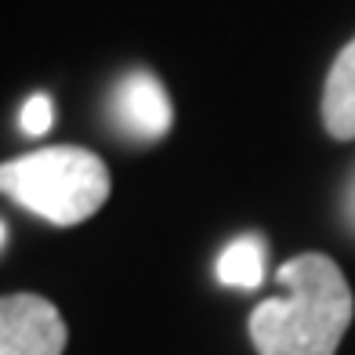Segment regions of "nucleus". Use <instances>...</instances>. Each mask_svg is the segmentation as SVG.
Segmentation results:
<instances>
[{
  "label": "nucleus",
  "instance_id": "20e7f679",
  "mask_svg": "<svg viewBox=\"0 0 355 355\" xmlns=\"http://www.w3.org/2000/svg\"><path fill=\"white\" fill-rule=\"evenodd\" d=\"M116 120L120 127L131 138L141 141H156L171 131V120H174V109L164 84L153 76V73H127L116 87Z\"/></svg>",
  "mask_w": 355,
  "mask_h": 355
},
{
  "label": "nucleus",
  "instance_id": "0eeeda50",
  "mask_svg": "<svg viewBox=\"0 0 355 355\" xmlns=\"http://www.w3.org/2000/svg\"><path fill=\"white\" fill-rule=\"evenodd\" d=\"M51 98H47V94H33V98H29L26 105H22V116H19V127L26 135H44L47 127H51Z\"/></svg>",
  "mask_w": 355,
  "mask_h": 355
},
{
  "label": "nucleus",
  "instance_id": "f03ea898",
  "mask_svg": "<svg viewBox=\"0 0 355 355\" xmlns=\"http://www.w3.org/2000/svg\"><path fill=\"white\" fill-rule=\"evenodd\" d=\"M109 167L80 145H47L0 164V192L51 225H80L109 200Z\"/></svg>",
  "mask_w": 355,
  "mask_h": 355
},
{
  "label": "nucleus",
  "instance_id": "f257e3e1",
  "mask_svg": "<svg viewBox=\"0 0 355 355\" xmlns=\"http://www.w3.org/2000/svg\"><path fill=\"white\" fill-rule=\"evenodd\" d=\"M276 279L286 297L261 301L247 322L257 355H337L355 315L345 272L327 254H297Z\"/></svg>",
  "mask_w": 355,
  "mask_h": 355
},
{
  "label": "nucleus",
  "instance_id": "423d86ee",
  "mask_svg": "<svg viewBox=\"0 0 355 355\" xmlns=\"http://www.w3.org/2000/svg\"><path fill=\"white\" fill-rule=\"evenodd\" d=\"M265 279V239L261 236H239L218 257V283L236 290H254Z\"/></svg>",
  "mask_w": 355,
  "mask_h": 355
},
{
  "label": "nucleus",
  "instance_id": "1a4fd4ad",
  "mask_svg": "<svg viewBox=\"0 0 355 355\" xmlns=\"http://www.w3.org/2000/svg\"><path fill=\"white\" fill-rule=\"evenodd\" d=\"M4 236H8V232H4V225H0V247H4Z\"/></svg>",
  "mask_w": 355,
  "mask_h": 355
},
{
  "label": "nucleus",
  "instance_id": "6e6552de",
  "mask_svg": "<svg viewBox=\"0 0 355 355\" xmlns=\"http://www.w3.org/2000/svg\"><path fill=\"white\" fill-rule=\"evenodd\" d=\"M345 218H348L352 232H355V174L348 178V189H345Z\"/></svg>",
  "mask_w": 355,
  "mask_h": 355
},
{
  "label": "nucleus",
  "instance_id": "7ed1b4c3",
  "mask_svg": "<svg viewBox=\"0 0 355 355\" xmlns=\"http://www.w3.org/2000/svg\"><path fill=\"white\" fill-rule=\"evenodd\" d=\"M69 341L66 319L40 294L0 297V355H62Z\"/></svg>",
  "mask_w": 355,
  "mask_h": 355
},
{
  "label": "nucleus",
  "instance_id": "39448f33",
  "mask_svg": "<svg viewBox=\"0 0 355 355\" xmlns=\"http://www.w3.org/2000/svg\"><path fill=\"white\" fill-rule=\"evenodd\" d=\"M322 123H327L330 138L352 141L355 138V40L327 73V87H322Z\"/></svg>",
  "mask_w": 355,
  "mask_h": 355
}]
</instances>
